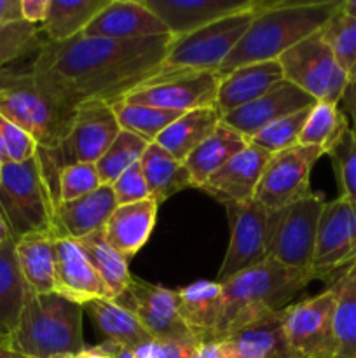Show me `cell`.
<instances>
[{
	"instance_id": "cell-43",
	"label": "cell",
	"mask_w": 356,
	"mask_h": 358,
	"mask_svg": "<svg viewBox=\"0 0 356 358\" xmlns=\"http://www.w3.org/2000/svg\"><path fill=\"white\" fill-rule=\"evenodd\" d=\"M328 156L334 163L341 196L348 198L356 206V136L351 129L342 136Z\"/></svg>"
},
{
	"instance_id": "cell-18",
	"label": "cell",
	"mask_w": 356,
	"mask_h": 358,
	"mask_svg": "<svg viewBox=\"0 0 356 358\" xmlns=\"http://www.w3.org/2000/svg\"><path fill=\"white\" fill-rule=\"evenodd\" d=\"M159 17L173 38L223 20L257 9L262 0H143Z\"/></svg>"
},
{
	"instance_id": "cell-27",
	"label": "cell",
	"mask_w": 356,
	"mask_h": 358,
	"mask_svg": "<svg viewBox=\"0 0 356 358\" xmlns=\"http://www.w3.org/2000/svg\"><path fill=\"white\" fill-rule=\"evenodd\" d=\"M178 313L201 341L216 338L222 315V283L199 280L177 290Z\"/></svg>"
},
{
	"instance_id": "cell-46",
	"label": "cell",
	"mask_w": 356,
	"mask_h": 358,
	"mask_svg": "<svg viewBox=\"0 0 356 358\" xmlns=\"http://www.w3.org/2000/svg\"><path fill=\"white\" fill-rule=\"evenodd\" d=\"M202 341H166L152 339L135 350L138 358H195Z\"/></svg>"
},
{
	"instance_id": "cell-6",
	"label": "cell",
	"mask_w": 356,
	"mask_h": 358,
	"mask_svg": "<svg viewBox=\"0 0 356 358\" xmlns=\"http://www.w3.org/2000/svg\"><path fill=\"white\" fill-rule=\"evenodd\" d=\"M119 131L121 126L115 119L112 105L103 101H87L79 105L61 142L54 149L37 147V159L51 198H54L56 180L63 168L73 164H96Z\"/></svg>"
},
{
	"instance_id": "cell-29",
	"label": "cell",
	"mask_w": 356,
	"mask_h": 358,
	"mask_svg": "<svg viewBox=\"0 0 356 358\" xmlns=\"http://www.w3.org/2000/svg\"><path fill=\"white\" fill-rule=\"evenodd\" d=\"M248 143L250 140L220 122L215 131L185 159V168L191 175L192 187L201 189L215 171H218L227 161L239 154Z\"/></svg>"
},
{
	"instance_id": "cell-11",
	"label": "cell",
	"mask_w": 356,
	"mask_h": 358,
	"mask_svg": "<svg viewBox=\"0 0 356 358\" xmlns=\"http://www.w3.org/2000/svg\"><path fill=\"white\" fill-rule=\"evenodd\" d=\"M335 304L337 289L330 283L318 296L285 308V339L290 358H335Z\"/></svg>"
},
{
	"instance_id": "cell-32",
	"label": "cell",
	"mask_w": 356,
	"mask_h": 358,
	"mask_svg": "<svg viewBox=\"0 0 356 358\" xmlns=\"http://www.w3.org/2000/svg\"><path fill=\"white\" fill-rule=\"evenodd\" d=\"M112 0H49L47 16L40 30L49 42H65L77 37Z\"/></svg>"
},
{
	"instance_id": "cell-30",
	"label": "cell",
	"mask_w": 356,
	"mask_h": 358,
	"mask_svg": "<svg viewBox=\"0 0 356 358\" xmlns=\"http://www.w3.org/2000/svg\"><path fill=\"white\" fill-rule=\"evenodd\" d=\"M222 122V115L216 108H199L185 112L177 121L171 122L159 136L156 143L163 147L177 161L185 163L192 150L198 149Z\"/></svg>"
},
{
	"instance_id": "cell-40",
	"label": "cell",
	"mask_w": 356,
	"mask_h": 358,
	"mask_svg": "<svg viewBox=\"0 0 356 358\" xmlns=\"http://www.w3.org/2000/svg\"><path fill=\"white\" fill-rule=\"evenodd\" d=\"M311 108H304V110L295 112V114L285 115V117L278 119V121L271 122L265 126L262 131H258L250 143L260 147L269 154H278L281 150L292 149V147L299 145L300 133H302L304 124H306L307 117H309Z\"/></svg>"
},
{
	"instance_id": "cell-38",
	"label": "cell",
	"mask_w": 356,
	"mask_h": 358,
	"mask_svg": "<svg viewBox=\"0 0 356 358\" xmlns=\"http://www.w3.org/2000/svg\"><path fill=\"white\" fill-rule=\"evenodd\" d=\"M147 145L149 143L143 138L121 129L114 142L110 143V147L105 150L103 156L94 164L98 175H100L101 185H112L129 166L138 163L140 157L145 152Z\"/></svg>"
},
{
	"instance_id": "cell-16",
	"label": "cell",
	"mask_w": 356,
	"mask_h": 358,
	"mask_svg": "<svg viewBox=\"0 0 356 358\" xmlns=\"http://www.w3.org/2000/svg\"><path fill=\"white\" fill-rule=\"evenodd\" d=\"M122 297L129 303L122 306L129 308L140 324L154 339L166 341H201L191 329L185 325L178 313L177 290L163 285H152L133 276L128 290ZM121 297V299H122Z\"/></svg>"
},
{
	"instance_id": "cell-5",
	"label": "cell",
	"mask_w": 356,
	"mask_h": 358,
	"mask_svg": "<svg viewBox=\"0 0 356 358\" xmlns=\"http://www.w3.org/2000/svg\"><path fill=\"white\" fill-rule=\"evenodd\" d=\"M75 110L45 93L28 69H0V114L27 131L38 149H54L61 142Z\"/></svg>"
},
{
	"instance_id": "cell-54",
	"label": "cell",
	"mask_w": 356,
	"mask_h": 358,
	"mask_svg": "<svg viewBox=\"0 0 356 358\" xmlns=\"http://www.w3.org/2000/svg\"><path fill=\"white\" fill-rule=\"evenodd\" d=\"M13 240V236H10V231L9 227H7L6 220L2 219V215H0V245L7 243V241Z\"/></svg>"
},
{
	"instance_id": "cell-55",
	"label": "cell",
	"mask_w": 356,
	"mask_h": 358,
	"mask_svg": "<svg viewBox=\"0 0 356 358\" xmlns=\"http://www.w3.org/2000/svg\"><path fill=\"white\" fill-rule=\"evenodd\" d=\"M2 168H3V161L0 159V178H2Z\"/></svg>"
},
{
	"instance_id": "cell-51",
	"label": "cell",
	"mask_w": 356,
	"mask_h": 358,
	"mask_svg": "<svg viewBox=\"0 0 356 358\" xmlns=\"http://www.w3.org/2000/svg\"><path fill=\"white\" fill-rule=\"evenodd\" d=\"M0 358H27L14 350L13 341H10L9 334H2L0 332Z\"/></svg>"
},
{
	"instance_id": "cell-17",
	"label": "cell",
	"mask_w": 356,
	"mask_h": 358,
	"mask_svg": "<svg viewBox=\"0 0 356 358\" xmlns=\"http://www.w3.org/2000/svg\"><path fill=\"white\" fill-rule=\"evenodd\" d=\"M314 103H316V100H313L309 94L299 90L295 84L283 79L281 83L276 84L271 91L262 94L260 98L223 115L222 122L239 135H243L246 140H251L271 122L278 121L285 115L304 110V108L313 107Z\"/></svg>"
},
{
	"instance_id": "cell-22",
	"label": "cell",
	"mask_w": 356,
	"mask_h": 358,
	"mask_svg": "<svg viewBox=\"0 0 356 358\" xmlns=\"http://www.w3.org/2000/svg\"><path fill=\"white\" fill-rule=\"evenodd\" d=\"M56 294L84 306L93 299H110L107 285L79 245L56 238Z\"/></svg>"
},
{
	"instance_id": "cell-9",
	"label": "cell",
	"mask_w": 356,
	"mask_h": 358,
	"mask_svg": "<svg viewBox=\"0 0 356 358\" xmlns=\"http://www.w3.org/2000/svg\"><path fill=\"white\" fill-rule=\"evenodd\" d=\"M323 194L313 192L307 198L269 212V259L306 273L313 278L314 247H316L318 224L325 206Z\"/></svg>"
},
{
	"instance_id": "cell-48",
	"label": "cell",
	"mask_w": 356,
	"mask_h": 358,
	"mask_svg": "<svg viewBox=\"0 0 356 358\" xmlns=\"http://www.w3.org/2000/svg\"><path fill=\"white\" fill-rule=\"evenodd\" d=\"M341 101L342 105H344V110L348 112L349 117H351V126H349V129H351L353 135L356 136V77L349 79L348 87H346Z\"/></svg>"
},
{
	"instance_id": "cell-7",
	"label": "cell",
	"mask_w": 356,
	"mask_h": 358,
	"mask_svg": "<svg viewBox=\"0 0 356 358\" xmlns=\"http://www.w3.org/2000/svg\"><path fill=\"white\" fill-rule=\"evenodd\" d=\"M0 215L13 240L54 231V203L35 154L23 163H6L0 178ZM56 233V231H54Z\"/></svg>"
},
{
	"instance_id": "cell-42",
	"label": "cell",
	"mask_w": 356,
	"mask_h": 358,
	"mask_svg": "<svg viewBox=\"0 0 356 358\" xmlns=\"http://www.w3.org/2000/svg\"><path fill=\"white\" fill-rule=\"evenodd\" d=\"M101 187L100 175L94 164H73L59 171L54 187V206L59 203L73 201L82 196L91 194Z\"/></svg>"
},
{
	"instance_id": "cell-37",
	"label": "cell",
	"mask_w": 356,
	"mask_h": 358,
	"mask_svg": "<svg viewBox=\"0 0 356 358\" xmlns=\"http://www.w3.org/2000/svg\"><path fill=\"white\" fill-rule=\"evenodd\" d=\"M112 110H114L121 129L140 136L147 143L156 142L157 136L181 115L178 112L147 107V105L128 103L124 100L112 103Z\"/></svg>"
},
{
	"instance_id": "cell-45",
	"label": "cell",
	"mask_w": 356,
	"mask_h": 358,
	"mask_svg": "<svg viewBox=\"0 0 356 358\" xmlns=\"http://www.w3.org/2000/svg\"><path fill=\"white\" fill-rule=\"evenodd\" d=\"M112 189H114V194L119 206L133 205V203L150 199V192L149 187H147L142 168H140V161L133 164V166H129L128 170L112 184Z\"/></svg>"
},
{
	"instance_id": "cell-15",
	"label": "cell",
	"mask_w": 356,
	"mask_h": 358,
	"mask_svg": "<svg viewBox=\"0 0 356 358\" xmlns=\"http://www.w3.org/2000/svg\"><path fill=\"white\" fill-rule=\"evenodd\" d=\"M229 217L230 240L225 259L220 266L216 282L223 283L232 276L262 264L269 259V210L255 199L225 205Z\"/></svg>"
},
{
	"instance_id": "cell-8",
	"label": "cell",
	"mask_w": 356,
	"mask_h": 358,
	"mask_svg": "<svg viewBox=\"0 0 356 358\" xmlns=\"http://www.w3.org/2000/svg\"><path fill=\"white\" fill-rule=\"evenodd\" d=\"M257 9L227 16L184 37L173 38L159 73L218 72L220 65L246 34Z\"/></svg>"
},
{
	"instance_id": "cell-13",
	"label": "cell",
	"mask_w": 356,
	"mask_h": 358,
	"mask_svg": "<svg viewBox=\"0 0 356 358\" xmlns=\"http://www.w3.org/2000/svg\"><path fill=\"white\" fill-rule=\"evenodd\" d=\"M356 264V206L344 196L325 203L318 224L313 280H337Z\"/></svg>"
},
{
	"instance_id": "cell-50",
	"label": "cell",
	"mask_w": 356,
	"mask_h": 358,
	"mask_svg": "<svg viewBox=\"0 0 356 358\" xmlns=\"http://www.w3.org/2000/svg\"><path fill=\"white\" fill-rule=\"evenodd\" d=\"M114 343L105 341L98 346H86L75 355H70L68 358H114Z\"/></svg>"
},
{
	"instance_id": "cell-12",
	"label": "cell",
	"mask_w": 356,
	"mask_h": 358,
	"mask_svg": "<svg viewBox=\"0 0 356 358\" xmlns=\"http://www.w3.org/2000/svg\"><path fill=\"white\" fill-rule=\"evenodd\" d=\"M321 156H325L323 149L313 145H295L272 154L253 199L269 212H276L311 196V171Z\"/></svg>"
},
{
	"instance_id": "cell-14",
	"label": "cell",
	"mask_w": 356,
	"mask_h": 358,
	"mask_svg": "<svg viewBox=\"0 0 356 358\" xmlns=\"http://www.w3.org/2000/svg\"><path fill=\"white\" fill-rule=\"evenodd\" d=\"M218 86V72L157 73L122 100L185 114L199 108H215Z\"/></svg>"
},
{
	"instance_id": "cell-57",
	"label": "cell",
	"mask_w": 356,
	"mask_h": 358,
	"mask_svg": "<svg viewBox=\"0 0 356 358\" xmlns=\"http://www.w3.org/2000/svg\"><path fill=\"white\" fill-rule=\"evenodd\" d=\"M0 69H2V66H0Z\"/></svg>"
},
{
	"instance_id": "cell-1",
	"label": "cell",
	"mask_w": 356,
	"mask_h": 358,
	"mask_svg": "<svg viewBox=\"0 0 356 358\" xmlns=\"http://www.w3.org/2000/svg\"><path fill=\"white\" fill-rule=\"evenodd\" d=\"M171 42L170 34L133 41L84 35L45 41L27 69L45 93L66 107L87 101L112 105L161 72Z\"/></svg>"
},
{
	"instance_id": "cell-10",
	"label": "cell",
	"mask_w": 356,
	"mask_h": 358,
	"mask_svg": "<svg viewBox=\"0 0 356 358\" xmlns=\"http://www.w3.org/2000/svg\"><path fill=\"white\" fill-rule=\"evenodd\" d=\"M283 77L316 101L342 100L349 77L335 59L320 31L300 41L278 58Z\"/></svg>"
},
{
	"instance_id": "cell-19",
	"label": "cell",
	"mask_w": 356,
	"mask_h": 358,
	"mask_svg": "<svg viewBox=\"0 0 356 358\" xmlns=\"http://www.w3.org/2000/svg\"><path fill=\"white\" fill-rule=\"evenodd\" d=\"M225 358H290L285 310H264L218 339Z\"/></svg>"
},
{
	"instance_id": "cell-24",
	"label": "cell",
	"mask_w": 356,
	"mask_h": 358,
	"mask_svg": "<svg viewBox=\"0 0 356 358\" xmlns=\"http://www.w3.org/2000/svg\"><path fill=\"white\" fill-rule=\"evenodd\" d=\"M283 79L285 77H283V69L278 59L239 66L230 73L220 76V86L215 101L216 112L223 117L232 110H237L250 101L260 98Z\"/></svg>"
},
{
	"instance_id": "cell-20",
	"label": "cell",
	"mask_w": 356,
	"mask_h": 358,
	"mask_svg": "<svg viewBox=\"0 0 356 358\" xmlns=\"http://www.w3.org/2000/svg\"><path fill=\"white\" fill-rule=\"evenodd\" d=\"M163 21L145 6L143 0H112L80 35L112 41L168 35Z\"/></svg>"
},
{
	"instance_id": "cell-53",
	"label": "cell",
	"mask_w": 356,
	"mask_h": 358,
	"mask_svg": "<svg viewBox=\"0 0 356 358\" xmlns=\"http://www.w3.org/2000/svg\"><path fill=\"white\" fill-rule=\"evenodd\" d=\"M114 358H138V357H136V353L133 352V350L115 345L114 346Z\"/></svg>"
},
{
	"instance_id": "cell-35",
	"label": "cell",
	"mask_w": 356,
	"mask_h": 358,
	"mask_svg": "<svg viewBox=\"0 0 356 358\" xmlns=\"http://www.w3.org/2000/svg\"><path fill=\"white\" fill-rule=\"evenodd\" d=\"M14 245V240L0 245V332L9 336L16 327L27 292L17 268Z\"/></svg>"
},
{
	"instance_id": "cell-4",
	"label": "cell",
	"mask_w": 356,
	"mask_h": 358,
	"mask_svg": "<svg viewBox=\"0 0 356 358\" xmlns=\"http://www.w3.org/2000/svg\"><path fill=\"white\" fill-rule=\"evenodd\" d=\"M309 282V275L271 259L229 278L222 283V315L215 339L225 338L260 311L285 310Z\"/></svg>"
},
{
	"instance_id": "cell-2",
	"label": "cell",
	"mask_w": 356,
	"mask_h": 358,
	"mask_svg": "<svg viewBox=\"0 0 356 358\" xmlns=\"http://www.w3.org/2000/svg\"><path fill=\"white\" fill-rule=\"evenodd\" d=\"M342 0H264L218 76L239 66L274 62L300 41L316 34L341 7Z\"/></svg>"
},
{
	"instance_id": "cell-21",
	"label": "cell",
	"mask_w": 356,
	"mask_h": 358,
	"mask_svg": "<svg viewBox=\"0 0 356 358\" xmlns=\"http://www.w3.org/2000/svg\"><path fill=\"white\" fill-rule=\"evenodd\" d=\"M271 156L272 154L265 152L260 147L248 143L239 154L215 171L201 189L223 206L230 203L251 201L262 171Z\"/></svg>"
},
{
	"instance_id": "cell-52",
	"label": "cell",
	"mask_w": 356,
	"mask_h": 358,
	"mask_svg": "<svg viewBox=\"0 0 356 358\" xmlns=\"http://www.w3.org/2000/svg\"><path fill=\"white\" fill-rule=\"evenodd\" d=\"M341 10L344 14H348V16L355 17L356 20V0H342Z\"/></svg>"
},
{
	"instance_id": "cell-33",
	"label": "cell",
	"mask_w": 356,
	"mask_h": 358,
	"mask_svg": "<svg viewBox=\"0 0 356 358\" xmlns=\"http://www.w3.org/2000/svg\"><path fill=\"white\" fill-rule=\"evenodd\" d=\"M80 247V250L86 254L93 268L103 280L110 292L112 301H119L128 290L131 282V273H129L128 261L112 247L105 238V231H94L80 240H73Z\"/></svg>"
},
{
	"instance_id": "cell-44",
	"label": "cell",
	"mask_w": 356,
	"mask_h": 358,
	"mask_svg": "<svg viewBox=\"0 0 356 358\" xmlns=\"http://www.w3.org/2000/svg\"><path fill=\"white\" fill-rule=\"evenodd\" d=\"M37 154V143L27 131L0 114V159L6 163H23Z\"/></svg>"
},
{
	"instance_id": "cell-36",
	"label": "cell",
	"mask_w": 356,
	"mask_h": 358,
	"mask_svg": "<svg viewBox=\"0 0 356 358\" xmlns=\"http://www.w3.org/2000/svg\"><path fill=\"white\" fill-rule=\"evenodd\" d=\"M348 131V119L337 103L316 101L300 133L299 145L320 147L325 154H330Z\"/></svg>"
},
{
	"instance_id": "cell-26",
	"label": "cell",
	"mask_w": 356,
	"mask_h": 358,
	"mask_svg": "<svg viewBox=\"0 0 356 358\" xmlns=\"http://www.w3.org/2000/svg\"><path fill=\"white\" fill-rule=\"evenodd\" d=\"M157 208L159 205L154 199L117 206L103 227L108 243L128 262L152 234Z\"/></svg>"
},
{
	"instance_id": "cell-34",
	"label": "cell",
	"mask_w": 356,
	"mask_h": 358,
	"mask_svg": "<svg viewBox=\"0 0 356 358\" xmlns=\"http://www.w3.org/2000/svg\"><path fill=\"white\" fill-rule=\"evenodd\" d=\"M337 304L334 332L337 341L335 358H356V264L346 269L335 282Z\"/></svg>"
},
{
	"instance_id": "cell-31",
	"label": "cell",
	"mask_w": 356,
	"mask_h": 358,
	"mask_svg": "<svg viewBox=\"0 0 356 358\" xmlns=\"http://www.w3.org/2000/svg\"><path fill=\"white\" fill-rule=\"evenodd\" d=\"M140 168L149 187L150 199H154L157 205L168 201L171 196L184 189L192 187L191 175L185 163L175 159L156 142L147 145L145 152L140 157Z\"/></svg>"
},
{
	"instance_id": "cell-56",
	"label": "cell",
	"mask_w": 356,
	"mask_h": 358,
	"mask_svg": "<svg viewBox=\"0 0 356 358\" xmlns=\"http://www.w3.org/2000/svg\"><path fill=\"white\" fill-rule=\"evenodd\" d=\"M54 358H68V357H54Z\"/></svg>"
},
{
	"instance_id": "cell-49",
	"label": "cell",
	"mask_w": 356,
	"mask_h": 358,
	"mask_svg": "<svg viewBox=\"0 0 356 358\" xmlns=\"http://www.w3.org/2000/svg\"><path fill=\"white\" fill-rule=\"evenodd\" d=\"M23 21L21 0H0V24H10Z\"/></svg>"
},
{
	"instance_id": "cell-41",
	"label": "cell",
	"mask_w": 356,
	"mask_h": 358,
	"mask_svg": "<svg viewBox=\"0 0 356 358\" xmlns=\"http://www.w3.org/2000/svg\"><path fill=\"white\" fill-rule=\"evenodd\" d=\"M40 27L20 21L0 24V66L35 55L45 41L40 38Z\"/></svg>"
},
{
	"instance_id": "cell-39",
	"label": "cell",
	"mask_w": 356,
	"mask_h": 358,
	"mask_svg": "<svg viewBox=\"0 0 356 358\" xmlns=\"http://www.w3.org/2000/svg\"><path fill=\"white\" fill-rule=\"evenodd\" d=\"M321 37L334 52L341 69L353 76L356 70V20L348 16L339 7L337 13L320 30Z\"/></svg>"
},
{
	"instance_id": "cell-3",
	"label": "cell",
	"mask_w": 356,
	"mask_h": 358,
	"mask_svg": "<svg viewBox=\"0 0 356 358\" xmlns=\"http://www.w3.org/2000/svg\"><path fill=\"white\" fill-rule=\"evenodd\" d=\"M84 308L59 294L24 292L17 324L10 332L14 350L27 358L70 357L86 348Z\"/></svg>"
},
{
	"instance_id": "cell-23",
	"label": "cell",
	"mask_w": 356,
	"mask_h": 358,
	"mask_svg": "<svg viewBox=\"0 0 356 358\" xmlns=\"http://www.w3.org/2000/svg\"><path fill=\"white\" fill-rule=\"evenodd\" d=\"M112 185H101L91 194L54 206V231L59 238L80 240L107 226L117 208Z\"/></svg>"
},
{
	"instance_id": "cell-47",
	"label": "cell",
	"mask_w": 356,
	"mask_h": 358,
	"mask_svg": "<svg viewBox=\"0 0 356 358\" xmlns=\"http://www.w3.org/2000/svg\"><path fill=\"white\" fill-rule=\"evenodd\" d=\"M49 0H21V16L27 23L40 27L47 16Z\"/></svg>"
},
{
	"instance_id": "cell-25",
	"label": "cell",
	"mask_w": 356,
	"mask_h": 358,
	"mask_svg": "<svg viewBox=\"0 0 356 358\" xmlns=\"http://www.w3.org/2000/svg\"><path fill=\"white\" fill-rule=\"evenodd\" d=\"M56 238L54 231L31 233L14 240L16 262L24 289L34 294L56 292Z\"/></svg>"
},
{
	"instance_id": "cell-28",
	"label": "cell",
	"mask_w": 356,
	"mask_h": 358,
	"mask_svg": "<svg viewBox=\"0 0 356 358\" xmlns=\"http://www.w3.org/2000/svg\"><path fill=\"white\" fill-rule=\"evenodd\" d=\"M84 311L91 317L98 331L114 345L129 350H138L140 346L152 341V336L145 331L136 315L129 308L122 306L117 301L93 299L84 304Z\"/></svg>"
}]
</instances>
